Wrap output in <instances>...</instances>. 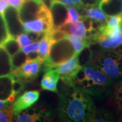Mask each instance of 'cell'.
<instances>
[{
	"mask_svg": "<svg viewBox=\"0 0 122 122\" xmlns=\"http://www.w3.org/2000/svg\"><path fill=\"white\" fill-rule=\"evenodd\" d=\"M10 5L13 6L16 9H18L22 4V0H7Z\"/></svg>",
	"mask_w": 122,
	"mask_h": 122,
	"instance_id": "cell-32",
	"label": "cell"
},
{
	"mask_svg": "<svg viewBox=\"0 0 122 122\" xmlns=\"http://www.w3.org/2000/svg\"><path fill=\"white\" fill-rule=\"evenodd\" d=\"M112 92L117 109L118 111H122V79L115 82Z\"/></svg>",
	"mask_w": 122,
	"mask_h": 122,
	"instance_id": "cell-19",
	"label": "cell"
},
{
	"mask_svg": "<svg viewBox=\"0 0 122 122\" xmlns=\"http://www.w3.org/2000/svg\"></svg>",
	"mask_w": 122,
	"mask_h": 122,
	"instance_id": "cell-37",
	"label": "cell"
},
{
	"mask_svg": "<svg viewBox=\"0 0 122 122\" xmlns=\"http://www.w3.org/2000/svg\"><path fill=\"white\" fill-rule=\"evenodd\" d=\"M56 41L50 38L47 32L45 33L44 36L40 39L39 42V50H38V54L40 58L45 59L48 56L50 49L51 48L52 45Z\"/></svg>",
	"mask_w": 122,
	"mask_h": 122,
	"instance_id": "cell-16",
	"label": "cell"
},
{
	"mask_svg": "<svg viewBox=\"0 0 122 122\" xmlns=\"http://www.w3.org/2000/svg\"><path fill=\"white\" fill-rule=\"evenodd\" d=\"M13 74L10 56L5 49L0 46V77Z\"/></svg>",
	"mask_w": 122,
	"mask_h": 122,
	"instance_id": "cell-14",
	"label": "cell"
},
{
	"mask_svg": "<svg viewBox=\"0 0 122 122\" xmlns=\"http://www.w3.org/2000/svg\"><path fill=\"white\" fill-rule=\"evenodd\" d=\"M81 67L79 64L77 55H74L67 61L61 62L55 66L60 74V77H61L62 81L67 86H69L72 77Z\"/></svg>",
	"mask_w": 122,
	"mask_h": 122,
	"instance_id": "cell-7",
	"label": "cell"
},
{
	"mask_svg": "<svg viewBox=\"0 0 122 122\" xmlns=\"http://www.w3.org/2000/svg\"><path fill=\"white\" fill-rule=\"evenodd\" d=\"M1 46L4 48L6 52L8 54L10 57L21 50V48L16 37L12 36H10L3 43Z\"/></svg>",
	"mask_w": 122,
	"mask_h": 122,
	"instance_id": "cell-18",
	"label": "cell"
},
{
	"mask_svg": "<svg viewBox=\"0 0 122 122\" xmlns=\"http://www.w3.org/2000/svg\"><path fill=\"white\" fill-rule=\"evenodd\" d=\"M22 2H24V1H29V0H22Z\"/></svg>",
	"mask_w": 122,
	"mask_h": 122,
	"instance_id": "cell-36",
	"label": "cell"
},
{
	"mask_svg": "<svg viewBox=\"0 0 122 122\" xmlns=\"http://www.w3.org/2000/svg\"><path fill=\"white\" fill-rule=\"evenodd\" d=\"M13 115L12 105L4 109H0V122H12Z\"/></svg>",
	"mask_w": 122,
	"mask_h": 122,
	"instance_id": "cell-24",
	"label": "cell"
},
{
	"mask_svg": "<svg viewBox=\"0 0 122 122\" xmlns=\"http://www.w3.org/2000/svg\"><path fill=\"white\" fill-rule=\"evenodd\" d=\"M81 18L82 16L79 14L76 8L69 6V8H67V14L65 20L64 22V25L78 21L80 19H81Z\"/></svg>",
	"mask_w": 122,
	"mask_h": 122,
	"instance_id": "cell-23",
	"label": "cell"
},
{
	"mask_svg": "<svg viewBox=\"0 0 122 122\" xmlns=\"http://www.w3.org/2000/svg\"><path fill=\"white\" fill-rule=\"evenodd\" d=\"M3 16L10 36L16 37L18 35L25 31L22 22L19 18L18 9L12 5H8L5 10Z\"/></svg>",
	"mask_w": 122,
	"mask_h": 122,
	"instance_id": "cell-6",
	"label": "cell"
},
{
	"mask_svg": "<svg viewBox=\"0 0 122 122\" xmlns=\"http://www.w3.org/2000/svg\"><path fill=\"white\" fill-rule=\"evenodd\" d=\"M39 97V92L37 90L25 92L12 105L14 115L16 117L23 110L30 107L38 100Z\"/></svg>",
	"mask_w": 122,
	"mask_h": 122,
	"instance_id": "cell-9",
	"label": "cell"
},
{
	"mask_svg": "<svg viewBox=\"0 0 122 122\" xmlns=\"http://www.w3.org/2000/svg\"><path fill=\"white\" fill-rule=\"evenodd\" d=\"M41 114L39 113H30L29 111H25L22 113L18 115L16 118V122H33L39 120Z\"/></svg>",
	"mask_w": 122,
	"mask_h": 122,
	"instance_id": "cell-22",
	"label": "cell"
},
{
	"mask_svg": "<svg viewBox=\"0 0 122 122\" xmlns=\"http://www.w3.org/2000/svg\"><path fill=\"white\" fill-rule=\"evenodd\" d=\"M57 29L63 30L68 34L75 35L81 38H86L87 37V30L83 22L81 20L62 25Z\"/></svg>",
	"mask_w": 122,
	"mask_h": 122,
	"instance_id": "cell-13",
	"label": "cell"
},
{
	"mask_svg": "<svg viewBox=\"0 0 122 122\" xmlns=\"http://www.w3.org/2000/svg\"><path fill=\"white\" fill-rule=\"evenodd\" d=\"M50 11L52 13L54 28H58L64 25L67 14V8L65 5L53 1Z\"/></svg>",
	"mask_w": 122,
	"mask_h": 122,
	"instance_id": "cell-12",
	"label": "cell"
},
{
	"mask_svg": "<svg viewBox=\"0 0 122 122\" xmlns=\"http://www.w3.org/2000/svg\"><path fill=\"white\" fill-rule=\"evenodd\" d=\"M120 46H122V44H120ZM117 52L119 53H120V54H121L122 55V49H118Z\"/></svg>",
	"mask_w": 122,
	"mask_h": 122,
	"instance_id": "cell-35",
	"label": "cell"
},
{
	"mask_svg": "<svg viewBox=\"0 0 122 122\" xmlns=\"http://www.w3.org/2000/svg\"><path fill=\"white\" fill-rule=\"evenodd\" d=\"M118 115L119 121H122V111H118Z\"/></svg>",
	"mask_w": 122,
	"mask_h": 122,
	"instance_id": "cell-34",
	"label": "cell"
},
{
	"mask_svg": "<svg viewBox=\"0 0 122 122\" xmlns=\"http://www.w3.org/2000/svg\"><path fill=\"white\" fill-rule=\"evenodd\" d=\"M92 56V51L90 49L89 46L83 48V50L77 55L79 64L81 66H84L90 64Z\"/></svg>",
	"mask_w": 122,
	"mask_h": 122,
	"instance_id": "cell-20",
	"label": "cell"
},
{
	"mask_svg": "<svg viewBox=\"0 0 122 122\" xmlns=\"http://www.w3.org/2000/svg\"><path fill=\"white\" fill-rule=\"evenodd\" d=\"M23 29L25 32L46 33L54 28L52 21L37 18L30 21L22 22Z\"/></svg>",
	"mask_w": 122,
	"mask_h": 122,
	"instance_id": "cell-11",
	"label": "cell"
},
{
	"mask_svg": "<svg viewBox=\"0 0 122 122\" xmlns=\"http://www.w3.org/2000/svg\"><path fill=\"white\" fill-rule=\"evenodd\" d=\"M12 105V103L10 102L8 100H0V109L6 108Z\"/></svg>",
	"mask_w": 122,
	"mask_h": 122,
	"instance_id": "cell-33",
	"label": "cell"
},
{
	"mask_svg": "<svg viewBox=\"0 0 122 122\" xmlns=\"http://www.w3.org/2000/svg\"><path fill=\"white\" fill-rule=\"evenodd\" d=\"M14 74L0 77V100H7L12 94V82Z\"/></svg>",
	"mask_w": 122,
	"mask_h": 122,
	"instance_id": "cell-15",
	"label": "cell"
},
{
	"mask_svg": "<svg viewBox=\"0 0 122 122\" xmlns=\"http://www.w3.org/2000/svg\"><path fill=\"white\" fill-rule=\"evenodd\" d=\"M66 39H67L69 41L72 46L74 48L75 54L77 55L83 48L90 46V43L87 38H81V37H77L75 35H71V34H68Z\"/></svg>",
	"mask_w": 122,
	"mask_h": 122,
	"instance_id": "cell-17",
	"label": "cell"
},
{
	"mask_svg": "<svg viewBox=\"0 0 122 122\" xmlns=\"http://www.w3.org/2000/svg\"><path fill=\"white\" fill-rule=\"evenodd\" d=\"M43 2L41 0H29L22 2L18 9L19 18L21 22L30 21L37 18V14Z\"/></svg>",
	"mask_w": 122,
	"mask_h": 122,
	"instance_id": "cell-8",
	"label": "cell"
},
{
	"mask_svg": "<svg viewBox=\"0 0 122 122\" xmlns=\"http://www.w3.org/2000/svg\"><path fill=\"white\" fill-rule=\"evenodd\" d=\"M100 1L101 0H81V2L78 5H80L83 8L96 7V6H98Z\"/></svg>",
	"mask_w": 122,
	"mask_h": 122,
	"instance_id": "cell-29",
	"label": "cell"
},
{
	"mask_svg": "<svg viewBox=\"0 0 122 122\" xmlns=\"http://www.w3.org/2000/svg\"><path fill=\"white\" fill-rule=\"evenodd\" d=\"M90 65L104 73L111 82L122 79V55L117 51L105 49L92 52Z\"/></svg>",
	"mask_w": 122,
	"mask_h": 122,
	"instance_id": "cell-2",
	"label": "cell"
},
{
	"mask_svg": "<svg viewBox=\"0 0 122 122\" xmlns=\"http://www.w3.org/2000/svg\"><path fill=\"white\" fill-rule=\"evenodd\" d=\"M9 4L7 0H0V14L3 15L5 10L8 7Z\"/></svg>",
	"mask_w": 122,
	"mask_h": 122,
	"instance_id": "cell-31",
	"label": "cell"
},
{
	"mask_svg": "<svg viewBox=\"0 0 122 122\" xmlns=\"http://www.w3.org/2000/svg\"><path fill=\"white\" fill-rule=\"evenodd\" d=\"M10 36L4 16L0 14V46H1Z\"/></svg>",
	"mask_w": 122,
	"mask_h": 122,
	"instance_id": "cell-26",
	"label": "cell"
},
{
	"mask_svg": "<svg viewBox=\"0 0 122 122\" xmlns=\"http://www.w3.org/2000/svg\"><path fill=\"white\" fill-rule=\"evenodd\" d=\"M16 39L17 41L18 42V44L20 45L21 49L23 47H25V46H26L27 45L30 44V43L33 42V40L29 38V37L27 35L26 33H22L18 35L16 37Z\"/></svg>",
	"mask_w": 122,
	"mask_h": 122,
	"instance_id": "cell-27",
	"label": "cell"
},
{
	"mask_svg": "<svg viewBox=\"0 0 122 122\" xmlns=\"http://www.w3.org/2000/svg\"><path fill=\"white\" fill-rule=\"evenodd\" d=\"M60 94L59 115L67 122H92L96 113L88 94L74 87Z\"/></svg>",
	"mask_w": 122,
	"mask_h": 122,
	"instance_id": "cell-1",
	"label": "cell"
},
{
	"mask_svg": "<svg viewBox=\"0 0 122 122\" xmlns=\"http://www.w3.org/2000/svg\"><path fill=\"white\" fill-rule=\"evenodd\" d=\"M53 1H55V2L61 3L62 4L66 5V7L73 6V5L77 6L81 2V0H53Z\"/></svg>",
	"mask_w": 122,
	"mask_h": 122,
	"instance_id": "cell-30",
	"label": "cell"
},
{
	"mask_svg": "<svg viewBox=\"0 0 122 122\" xmlns=\"http://www.w3.org/2000/svg\"><path fill=\"white\" fill-rule=\"evenodd\" d=\"M75 54L73 47L67 39L56 41L52 45L48 56L44 61V68L55 67L57 65L67 61Z\"/></svg>",
	"mask_w": 122,
	"mask_h": 122,
	"instance_id": "cell-4",
	"label": "cell"
},
{
	"mask_svg": "<svg viewBox=\"0 0 122 122\" xmlns=\"http://www.w3.org/2000/svg\"><path fill=\"white\" fill-rule=\"evenodd\" d=\"M39 46V43L38 41H33L30 44L23 47L21 49V50L26 54H28L30 52H38Z\"/></svg>",
	"mask_w": 122,
	"mask_h": 122,
	"instance_id": "cell-28",
	"label": "cell"
},
{
	"mask_svg": "<svg viewBox=\"0 0 122 122\" xmlns=\"http://www.w3.org/2000/svg\"><path fill=\"white\" fill-rule=\"evenodd\" d=\"M27 59V55L22 52V50L19 51L18 52L12 56L10 57L11 65L12 70L18 69L20 66H22Z\"/></svg>",
	"mask_w": 122,
	"mask_h": 122,
	"instance_id": "cell-21",
	"label": "cell"
},
{
	"mask_svg": "<svg viewBox=\"0 0 122 122\" xmlns=\"http://www.w3.org/2000/svg\"><path fill=\"white\" fill-rule=\"evenodd\" d=\"M24 87V82L14 75L12 82V94L17 97L23 92Z\"/></svg>",
	"mask_w": 122,
	"mask_h": 122,
	"instance_id": "cell-25",
	"label": "cell"
},
{
	"mask_svg": "<svg viewBox=\"0 0 122 122\" xmlns=\"http://www.w3.org/2000/svg\"><path fill=\"white\" fill-rule=\"evenodd\" d=\"M82 68L85 76L82 79L73 83V87L88 94L96 96L109 92L112 82L104 73L90 64Z\"/></svg>",
	"mask_w": 122,
	"mask_h": 122,
	"instance_id": "cell-3",
	"label": "cell"
},
{
	"mask_svg": "<svg viewBox=\"0 0 122 122\" xmlns=\"http://www.w3.org/2000/svg\"><path fill=\"white\" fill-rule=\"evenodd\" d=\"M44 61L40 57L35 60H26L22 66L14 70V75L24 83L31 81L37 77Z\"/></svg>",
	"mask_w": 122,
	"mask_h": 122,
	"instance_id": "cell-5",
	"label": "cell"
},
{
	"mask_svg": "<svg viewBox=\"0 0 122 122\" xmlns=\"http://www.w3.org/2000/svg\"><path fill=\"white\" fill-rule=\"evenodd\" d=\"M45 73L41 80V87L43 90L58 92L57 84L60 79V74L55 67L44 68Z\"/></svg>",
	"mask_w": 122,
	"mask_h": 122,
	"instance_id": "cell-10",
	"label": "cell"
}]
</instances>
